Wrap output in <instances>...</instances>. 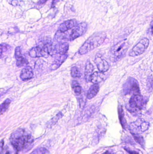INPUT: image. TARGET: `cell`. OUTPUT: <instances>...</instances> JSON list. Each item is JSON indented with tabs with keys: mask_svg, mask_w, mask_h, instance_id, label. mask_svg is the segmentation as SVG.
<instances>
[{
	"mask_svg": "<svg viewBox=\"0 0 153 154\" xmlns=\"http://www.w3.org/2000/svg\"><path fill=\"white\" fill-rule=\"evenodd\" d=\"M10 142L18 152H27L32 147L34 138L26 130L20 128L11 135Z\"/></svg>",
	"mask_w": 153,
	"mask_h": 154,
	"instance_id": "cell-1",
	"label": "cell"
},
{
	"mask_svg": "<svg viewBox=\"0 0 153 154\" xmlns=\"http://www.w3.org/2000/svg\"><path fill=\"white\" fill-rule=\"evenodd\" d=\"M106 37V33L103 32L93 34L81 47L78 51L79 54L81 55H84L99 47L103 43Z\"/></svg>",
	"mask_w": 153,
	"mask_h": 154,
	"instance_id": "cell-2",
	"label": "cell"
},
{
	"mask_svg": "<svg viewBox=\"0 0 153 154\" xmlns=\"http://www.w3.org/2000/svg\"><path fill=\"white\" fill-rule=\"evenodd\" d=\"M128 43L125 41L120 42L112 48L111 55L116 60H119L124 57L128 49Z\"/></svg>",
	"mask_w": 153,
	"mask_h": 154,
	"instance_id": "cell-3",
	"label": "cell"
},
{
	"mask_svg": "<svg viewBox=\"0 0 153 154\" xmlns=\"http://www.w3.org/2000/svg\"><path fill=\"white\" fill-rule=\"evenodd\" d=\"M123 92L125 95L140 93L138 82L134 78H129L127 80L123 87Z\"/></svg>",
	"mask_w": 153,
	"mask_h": 154,
	"instance_id": "cell-4",
	"label": "cell"
},
{
	"mask_svg": "<svg viewBox=\"0 0 153 154\" xmlns=\"http://www.w3.org/2000/svg\"><path fill=\"white\" fill-rule=\"evenodd\" d=\"M87 29V24L86 23L83 22L78 24L72 29L71 33L66 32L67 36V39L70 41L74 40L75 39L81 37L86 32Z\"/></svg>",
	"mask_w": 153,
	"mask_h": 154,
	"instance_id": "cell-5",
	"label": "cell"
},
{
	"mask_svg": "<svg viewBox=\"0 0 153 154\" xmlns=\"http://www.w3.org/2000/svg\"><path fill=\"white\" fill-rule=\"evenodd\" d=\"M129 104L131 111L136 112L139 111L142 109L144 105L143 97L140 93L134 94L130 98Z\"/></svg>",
	"mask_w": 153,
	"mask_h": 154,
	"instance_id": "cell-6",
	"label": "cell"
},
{
	"mask_svg": "<svg viewBox=\"0 0 153 154\" xmlns=\"http://www.w3.org/2000/svg\"><path fill=\"white\" fill-rule=\"evenodd\" d=\"M150 43V41L147 38H144L133 48L129 55L130 57L140 56L147 49Z\"/></svg>",
	"mask_w": 153,
	"mask_h": 154,
	"instance_id": "cell-7",
	"label": "cell"
},
{
	"mask_svg": "<svg viewBox=\"0 0 153 154\" xmlns=\"http://www.w3.org/2000/svg\"><path fill=\"white\" fill-rule=\"evenodd\" d=\"M150 126V124L147 121L142 119H138L136 121L131 123L130 128L131 133L137 134L147 131Z\"/></svg>",
	"mask_w": 153,
	"mask_h": 154,
	"instance_id": "cell-8",
	"label": "cell"
},
{
	"mask_svg": "<svg viewBox=\"0 0 153 154\" xmlns=\"http://www.w3.org/2000/svg\"><path fill=\"white\" fill-rule=\"evenodd\" d=\"M95 63L99 72L105 73L108 70L109 65L107 61L101 57H96L95 59Z\"/></svg>",
	"mask_w": 153,
	"mask_h": 154,
	"instance_id": "cell-9",
	"label": "cell"
},
{
	"mask_svg": "<svg viewBox=\"0 0 153 154\" xmlns=\"http://www.w3.org/2000/svg\"><path fill=\"white\" fill-rule=\"evenodd\" d=\"M78 24V22L76 20H69L60 24L58 31L62 32H66L67 31L74 28Z\"/></svg>",
	"mask_w": 153,
	"mask_h": 154,
	"instance_id": "cell-10",
	"label": "cell"
},
{
	"mask_svg": "<svg viewBox=\"0 0 153 154\" xmlns=\"http://www.w3.org/2000/svg\"><path fill=\"white\" fill-rule=\"evenodd\" d=\"M29 55L32 58L40 57H47L49 55L42 48L39 47H34L30 50Z\"/></svg>",
	"mask_w": 153,
	"mask_h": 154,
	"instance_id": "cell-11",
	"label": "cell"
},
{
	"mask_svg": "<svg viewBox=\"0 0 153 154\" xmlns=\"http://www.w3.org/2000/svg\"><path fill=\"white\" fill-rule=\"evenodd\" d=\"M69 49V44L67 42H58L56 45H54V50L55 55L57 54L65 55L66 54Z\"/></svg>",
	"mask_w": 153,
	"mask_h": 154,
	"instance_id": "cell-12",
	"label": "cell"
},
{
	"mask_svg": "<svg viewBox=\"0 0 153 154\" xmlns=\"http://www.w3.org/2000/svg\"><path fill=\"white\" fill-rule=\"evenodd\" d=\"M68 57L67 54L60 55L54 60L52 65L50 66V69L52 70H55L60 67V66L66 60Z\"/></svg>",
	"mask_w": 153,
	"mask_h": 154,
	"instance_id": "cell-13",
	"label": "cell"
},
{
	"mask_svg": "<svg viewBox=\"0 0 153 154\" xmlns=\"http://www.w3.org/2000/svg\"><path fill=\"white\" fill-rule=\"evenodd\" d=\"M34 72L30 66H26L21 72L20 78L23 81L28 80L33 78Z\"/></svg>",
	"mask_w": 153,
	"mask_h": 154,
	"instance_id": "cell-14",
	"label": "cell"
},
{
	"mask_svg": "<svg viewBox=\"0 0 153 154\" xmlns=\"http://www.w3.org/2000/svg\"><path fill=\"white\" fill-rule=\"evenodd\" d=\"M94 70V67L90 60H88L85 65L84 77L86 82H91V77L93 74Z\"/></svg>",
	"mask_w": 153,
	"mask_h": 154,
	"instance_id": "cell-15",
	"label": "cell"
},
{
	"mask_svg": "<svg viewBox=\"0 0 153 154\" xmlns=\"http://www.w3.org/2000/svg\"><path fill=\"white\" fill-rule=\"evenodd\" d=\"M99 90V86L98 83L93 84L89 89L87 93V97L88 99H92L95 97Z\"/></svg>",
	"mask_w": 153,
	"mask_h": 154,
	"instance_id": "cell-16",
	"label": "cell"
},
{
	"mask_svg": "<svg viewBox=\"0 0 153 154\" xmlns=\"http://www.w3.org/2000/svg\"><path fill=\"white\" fill-rule=\"evenodd\" d=\"M104 79V75L101 72H95L91 77V82L94 84L101 82Z\"/></svg>",
	"mask_w": 153,
	"mask_h": 154,
	"instance_id": "cell-17",
	"label": "cell"
},
{
	"mask_svg": "<svg viewBox=\"0 0 153 154\" xmlns=\"http://www.w3.org/2000/svg\"><path fill=\"white\" fill-rule=\"evenodd\" d=\"M119 116V120L121 125L123 127V128H125L126 127L127 122L124 115V110L123 108L121 106H119L118 109Z\"/></svg>",
	"mask_w": 153,
	"mask_h": 154,
	"instance_id": "cell-18",
	"label": "cell"
},
{
	"mask_svg": "<svg viewBox=\"0 0 153 154\" xmlns=\"http://www.w3.org/2000/svg\"><path fill=\"white\" fill-rule=\"evenodd\" d=\"M72 87L73 91L75 95H79L81 93V87L77 81L73 80L72 81Z\"/></svg>",
	"mask_w": 153,
	"mask_h": 154,
	"instance_id": "cell-19",
	"label": "cell"
},
{
	"mask_svg": "<svg viewBox=\"0 0 153 154\" xmlns=\"http://www.w3.org/2000/svg\"><path fill=\"white\" fill-rule=\"evenodd\" d=\"M16 59V66L18 67H22L23 66H28L29 62L28 60L23 57L17 58Z\"/></svg>",
	"mask_w": 153,
	"mask_h": 154,
	"instance_id": "cell-20",
	"label": "cell"
},
{
	"mask_svg": "<svg viewBox=\"0 0 153 154\" xmlns=\"http://www.w3.org/2000/svg\"><path fill=\"white\" fill-rule=\"evenodd\" d=\"M4 151V154H18V150L11 143L6 146Z\"/></svg>",
	"mask_w": 153,
	"mask_h": 154,
	"instance_id": "cell-21",
	"label": "cell"
},
{
	"mask_svg": "<svg viewBox=\"0 0 153 154\" xmlns=\"http://www.w3.org/2000/svg\"><path fill=\"white\" fill-rule=\"evenodd\" d=\"M132 134L135 141L138 143L141 146L143 147H144L145 141L143 137L139 135L138 134H134V133H132Z\"/></svg>",
	"mask_w": 153,
	"mask_h": 154,
	"instance_id": "cell-22",
	"label": "cell"
},
{
	"mask_svg": "<svg viewBox=\"0 0 153 154\" xmlns=\"http://www.w3.org/2000/svg\"><path fill=\"white\" fill-rule=\"evenodd\" d=\"M11 103V100L10 99L8 98L5 100L2 104L1 106V114L5 112L10 106Z\"/></svg>",
	"mask_w": 153,
	"mask_h": 154,
	"instance_id": "cell-23",
	"label": "cell"
},
{
	"mask_svg": "<svg viewBox=\"0 0 153 154\" xmlns=\"http://www.w3.org/2000/svg\"><path fill=\"white\" fill-rule=\"evenodd\" d=\"M71 76L73 78H80L81 77V73L78 67L74 66L71 69Z\"/></svg>",
	"mask_w": 153,
	"mask_h": 154,
	"instance_id": "cell-24",
	"label": "cell"
},
{
	"mask_svg": "<svg viewBox=\"0 0 153 154\" xmlns=\"http://www.w3.org/2000/svg\"><path fill=\"white\" fill-rule=\"evenodd\" d=\"M146 86L149 91H152L153 90V76L150 75L148 77L146 81Z\"/></svg>",
	"mask_w": 153,
	"mask_h": 154,
	"instance_id": "cell-25",
	"label": "cell"
},
{
	"mask_svg": "<svg viewBox=\"0 0 153 154\" xmlns=\"http://www.w3.org/2000/svg\"><path fill=\"white\" fill-rule=\"evenodd\" d=\"M10 48V47L6 43H2L1 45V57L2 58L4 54Z\"/></svg>",
	"mask_w": 153,
	"mask_h": 154,
	"instance_id": "cell-26",
	"label": "cell"
},
{
	"mask_svg": "<svg viewBox=\"0 0 153 154\" xmlns=\"http://www.w3.org/2000/svg\"><path fill=\"white\" fill-rule=\"evenodd\" d=\"M47 149L44 147H39L34 150L30 154H46L47 152Z\"/></svg>",
	"mask_w": 153,
	"mask_h": 154,
	"instance_id": "cell-27",
	"label": "cell"
},
{
	"mask_svg": "<svg viewBox=\"0 0 153 154\" xmlns=\"http://www.w3.org/2000/svg\"><path fill=\"white\" fill-rule=\"evenodd\" d=\"M21 57H22L21 48L20 47H16L15 51V58L16 59Z\"/></svg>",
	"mask_w": 153,
	"mask_h": 154,
	"instance_id": "cell-28",
	"label": "cell"
},
{
	"mask_svg": "<svg viewBox=\"0 0 153 154\" xmlns=\"http://www.w3.org/2000/svg\"><path fill=\"white\" fill-rule=\"evenodd\" d=\"M125 149L129 154H139L137 152H136V151H132V150H131L128 148H125Z\"/></svg>",
	"mask_w": 153,
	"mask_h": 154,
	"instance_id": "cell-29",
	"label": "cell"
},
{
	"mask_svg": "<svg viewBox=\"0 0 153 154\" xmlns=\"http://www.w3.org/2000/svg\"><path fill=\"white\" fill-rule=\"evenodd\" d=\"M58 0H53L52 2V8H54L55 6L56 5L57 3L58 2Z\"/></svg>",
	"mask_w": 153,
	"mask_h": 154,
	"instance_id": "cell-30",
	"label": "cell"
},
{
	"mask_svg": "<svg viewBox=\"0 0 153 154\" xmlns=\"http://www.w3.org/2000/svg\"><path fill=\"white\" fill-rule=\"evenodd\" d=\"M47 1V0H40L39 3L40 4H43L45 3Z\"/></svg>",
	"mask_w": 153,
	"mask_h": 154,
	"instance_id": "cell-31",
	"label": "cell"
},
{
	"mask_svg": "<svg viewBox=\"0 0 153 154\" xmlns=\"http://www.w3.org/2000/svg\"><path fill=\"white\" fill-rule=\"evenodd\" d=\"M116 154H125L123 152H117V153Z\"/></svg>",
	"mask_w": 153,
	"mask_h": 154,
	"instance_id": "cell-32",
	"label": "cell"
},
{
	"mask_svg": "<svg viewBox=\"0 0 153 154\" xmlns=\"http://www.w3.org/2000/svg\"><path fill=\"white\" fill-rule=\"evenodd\" d=\"M103 154H110V153L109 152H108V151H107V152H105V153H104Z\"/></svg>",
	"mask_w": 153,
	"mask_h": 154,
	"instance_id": "cell-33",
	"label": "cell"
},
{
	"mask_svg": "<svg viewBox=\"0 0 153 154\" xmlns=\"http://www.w3.org/2000/svg\"><path fill=\"white\" fill-rule=\"evenodd\" d=\"M151 25L152 26V27L153 26V20L152 22V23H151Z\"/></svg>",
	"mask_w": 153,
	"mask_h": 154,
	"instance_id": "cell-34",
	"label": "cell"
},
{
	"mask_svg": "<svg viewBox=\"0 0 153 154\" xmlns=\"http://www.w3.org/2000/svg\"><path fill=\"white\" fill-rule=\"evenodd\" d=\"M152 34L153 35V26L152 27Z\"/></svg>",
	"mask_w": 153,
	"mask_h": 154,
	"instance_id": "cell-35",
	"label": "cell"
}]
</instances>
